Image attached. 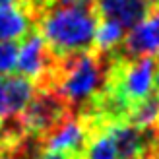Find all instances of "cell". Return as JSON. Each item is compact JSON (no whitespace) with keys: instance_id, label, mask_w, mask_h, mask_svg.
Instances as JSON below:
<instances>
[{"instance_id":"5b68a950","label":"cell","mask_w":159,"mask_h":159,"mask_svg":"<svg viewBox=\"0 0 159 159\" xmlns=\"http://www.w3.org/2000/svg\"><path fill=\"white\" fill-rule=\"evenodd\" d=\"M54 62H57V57L47 47L45 39L37 31H31L18 47L16 74L27 78L39 89V87H45L49 82Z\"/></svg>"},{"instance_id":"5bb4252c","label":"cell","mask_w":159,"mask_h":159,"mask_svg":"<svg viewBox=\"0 0 159 159\" xmlns=\"http://www.w3.org/2000/svg\"><path fill=\"white\" fill-rule=\"evenodd\" d=\"M23 2H25V4L31 8V10H33V12L37 14V12H39V10L43 8V4L47 2V0H23Z\"/></svg>"},{"instance_id":"ac0fdd59","label":"cell","mask_w":159,"mask_h":159,"mask_svg":"<svg viewBox=\"0 0 159 159\" xmlns=\"http://www.w3.org/2000/svg\"><path fill=\"white\" fill-rule=\"evenodd\" d=\"M155 4H159V0H155Z\"/></svg>"},{"instance_id":"ba28073f","label":"cell","mask_w":159,"mask_h":159,"mask_svg":"<svg viewBox=\"0 0 159 159\" xmlns=\"http://www.w3.org/2000/svg\"><path fill=\"white\" fill-rule=\"evenodd\" d=\"M93 4L99 20L116 23L126 33L144 21L157 6L155 0H93Z\"/></svg>"},{"instance_id":"7c38bea8","label":"cell","mask_w":159,"mask_h":159,"mask_svg":"<svg viewBox=\"0 0 159 159\" xmlns=\"http://www.w3.org/2000/svg\"><path fill=\"white\" fill-rule=\"evenodd\" d=\"M126 31L116 25L113 21H105L99 20L97 29H95V41H93V49L105 54H118L122 49Z\"/></svg>"},{"instance_id":"4fadbf2b","label":"cell","mask_w":159,"mask_h":159,"mask_svg":"<svg viewBox=\"0 0 159 159\" xmlns=\"http://www.w3.org/2000/svg\"><path fill=\"white\" fill-rule=\"evenodd\" d=\"M18 43H0V76H8L16 70Z\"/></svg>"},{"instance_id":"9a60e30c","label":"cell","mask_w":159,"mask_h":159,"mask_svg":"<svg viewBox=\"0 0 159 159\" xmlns=\"http://www.w3.org/2000/svg\"><path fill=\"white\" fill-rule=\"evenodd\" d=\"M41 159H72V157H68L64 153H49V152H43Z\"/></svg>"},{"instance_id":"8992f818","label":"cell","mask_w":159,"mask_h":159,"mask_svg":"<svg viewBox=\"0 0 159 159\" xmlns=\"http://www.w3.org/2000/svg\"><path fill=\"white\" fill-rule=\"evenodd\" d=\"M87 138H89V120L84 115L70 113L45 138H41L43 152L64 153L72 159H84Z\"/></svg>"},{"instance_id":"7a4b0ae2","label":"cell","mask_w":159,"mask_h":159,"mask_svg":"<svg viewBox=\"0 0 159 159\" xmlns=\"http://www.w3.org/2000/svg\"><path fill=\"white\" fill-rule=\"evenodd\" d=\"M116 57L118 54H105L95 49L60 57L45 87L66 101L74 113L85 115L105 91L109 70Z\"/></svg>"},{"instance_id":"277c9868","label":"cell","mask_w":159,"mask_h":159,"mask_svg":"<svg viewBox=\"0 0 159 159\" xmlns=\"http://www.w3.org/2000/svg\"><path fill=\"white\" fill-rule=\"evenodd\" d=\"M70 113H74V111L52 89L39 87V89H35V95L27 103V107L23 109V113L16 120H18L21 132L37 138H45Z\"/></svg>"},{"instance_id":"52a82bcc","label":"cell","mask_w":159,"mask_h":159,"mask_svg":"<svg viewBox=\"0 0 159 159\" xmlns=\"http://www.w3.org/2000/svg\"><path fill=\"white\" fill-rule=\"evenodd\" d=\"M118 57L138 58V57H155L159 58V4L148 14L144 21L132 27L124 37L122 49Z\"/></svg>"},{"instance_id":"8fae6325","label":"cell","mask_w":159,"mask_h":159,"mask_svg":"<svg viewBox=\"0 0 159 159\" xmlns=\"http://www.w3.org/2000/svg\"><path fill=\"white\" fill-rule=\"evenodd\" d=\"M126 122L138 126L142 130H157L159 132V91L155 89L146 99L132 105Z\"/></svg>"},{"instance_id":"2e32d148","label":"cell","mask_w":159,"mask_h":159,"mask_svg":"<svg viewBox=\"0 0 159 159\" xmlns=\"http://www.w3.org/2000/svg\"><path fill=\"white\" fill-rule=\"evenodd\" d=\"M6 140H8V130H6L4 124H0V149H2V146L6 144Z\"/></svg>"},{"instance_id":"30bf717a","label":"cell","mask_w":159,"mask_h":159,"mask_svg":"<svg viewBox=\"0 0 159 159\" xmlns=\"http://www.w3.org/2000/svg\"><path fill=\"white\" fill-rule=\"evenodd\" d=\"M35 27V12L25 4L0 8V43L23 41Z\"/></svg>"},{"instance_id":"3957f363","label":"cell","mask_w":159,"mask_h":159,"mask_svg":"<svg viewBox=\"0 0 159 159\" xmlns=\"http://www.w3.org/2000/svg\"><path fill=\"white\" fill-rule=\"evenodd\" d=\"M157 70L159 58L155 57H116L109 70L105 89L132 109V105H136L138 101L146 99L155 91Z\"/></svg>"},{"instance_id":"e0dca14e","label":"cell","mask_w":159,"mask_h":159,"mask_svg":"<svg viewBox=\"0 0 159 159\" xmlns=\"http://www.w3.org/2000/svg\"><path fill=\"white\" fill-rule=\"evenodd\" d=\"M16 4H25V2H23V0H0V8L2 6H16Z\"/></svg>"},{"instance_id":"6da1fadb","label":"cell","mask_w":159,"mask_h":159,"mask_svg":"<svg viewBox=\"0 0 159 159\" xmlns=\"http://www.w3.org/2000/svg\"><path fill=\"white\" fill-rule=\"evenodd\" d=\"M97 23L93 0H47L35 14L39 35L57 58L91 51Z\"/></svg>"},{"instance_id":"9c48e42d","label":"cell","mask_w":159,"mask_h":159,"mask_svg":"<svg viewBox=\"0 0 159 159\" xmlns=\"http://www.w3.org/2000/svg\"><path fill=\"white\" fill-rule=\"evenodd\" d=\"M33 82L20 74L0 76V124L16 120L35 95Z\"/></svg>"}]
</instances>
